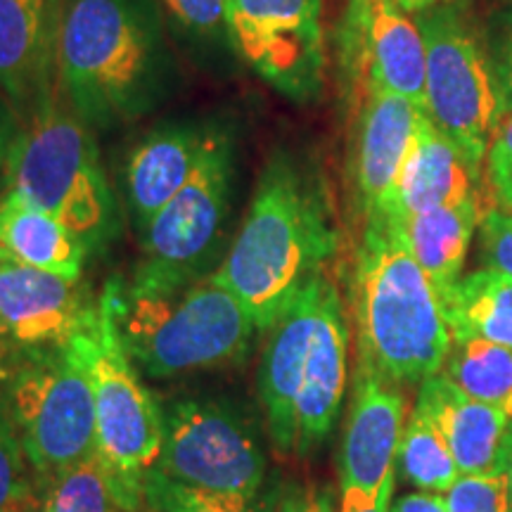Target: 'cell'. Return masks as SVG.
I'll return each instance as SVG.
<instances>
[{"mask_svg": "<svg viewBox=\"0 0 512 512\" xmlns=\"http://www.w3.org/2000/svg\"><path fill=\"white\" fill-rule=\"evenodd\" d=\"M176 60L157 0H67L60 93L91 128H117L169 100Z\"/></svg>", "mask_w": 512, "mask_h": 512, "instance_id": "obj_1", "label": "cell"}, {"mask_svg": "<svg viewBox=\"0 0 512 512\" xmlns=\"http://www.w3.org/2000/svg\"><path fill=\"white\" fill-rule=\"evenodd\" d=\"M335 249L337 230L318 178L275 150L214 275L245 306L256 330L268 332Z\"/></svg>", "mask_w": 512, "mask_h": 512, "instance_id": "obj_2", "label": "cell"}, {"mask_svg": "<svg viewBox=\"0 0 512 512\" xmlns=\"http://www.w3.org/2000/svg\"><path fill=\"white\" fill-rule=\"evenodd\" d=\"M351 302L358 363L411 387L437 375L453 347L439 294L403 242L396 216L363 219Z\"/></svg>", "mask_w": 512, "mask_h": 512, "instance_id": "obj_3", "label": "cell"}, {"mask_svg": "<svg viewBox=\"0 0 512 512\" xmlns=\"http://www.w3.org/2000/svg\"><path fill=\"white\" fill-rule=\"evenodd\" d=\"M114 328L138 373L176 377L240 363L256 325L214 273L171 292H131L107 285Z\"/></svg>", "mask_w": 512, "mask_h": 512, "instance_id": "obj_4", "label": "cell"}, {"mask_svg": "<svg viewBox=\"0 0 512 512\" xmlns=\"http://www.w3.org/2000/svg\"><path fill=\"white\" fill-rule=\"evenodd\" d=\"M0 181L5 195L55 216L88 249L105 245L117 230V200L98 140L60 93L19 121Z\"/></svg>", "mask_w": 512, "mask_h": 512, "instance_id": "obj_5", "label": "cell"}, {"mask_svg": "<svg viewBox=\"0 0 512 512\" xmlns=\"http://www.w3.org/2000/svg\"><path fill=\"white\" fill-rule=\"evenodd\" d=\"M238 143L223 121L207 124V140L195 174L147 226L140 230V259L131 292H171L221 264V245L233 209Z\"/></svg>", "mask_w": 512, "mask_h": 512, "instance_id": "obj_6", "label": "cell"}, {"mask_svg": "<svg viewBox=\"0 0 512 512\" xmlns=\"http://www.w3.org/2000/svg\"><path fill=\"white\" fill-rule=\"evenodd\" d=\"M5 384V413L38 479L98 456L93 387L74 342L19 354Z\"/></svg>", "mask_w": 512, "mask_h": 512, "instance_id": "obj_7", "label": "cell"}, {"mask_svg": "<svg viewBox=\"0 0 512 512\" xmlns=\"http://www.w3.org/2000/svg\"><path fill=\"white\" fill-rule=\"evenodd\" d=\"M415 17L425 36V114L482 169L505 114L494 57L451 3Z\"/></svg>", "mask_w": 512, "mask_h": 512, "instance_id": "obj_8", "label": "cell"}, {"mask_svg": "<svg viewBox=\"0 0 512 512\" xmlns=\"http://www.w3.org/2000/svg\"><path fill=\"white\" fill-rule=\"evenodd\" d=\"M88 380L93 387L98 456L126 484L143 489L145 475L157 465L164 441V411L140 382L138 368L128 358L105 294L76 335Z\"/></svg>", "mask_w": 512, "mask_h": 512, "instance_id": "obj_9", "label": "cell"}, {"mask_svg": "<svg viewBox=\"0 0 512 512\" xmlns=\"http://www.w3.org/2000/svg\"><path fill=\"white\" fill-rule=\"evenodd\" d=\"M152 470L192 489L254 501L266 456L254 425L223 401L188 399L164 411V441Z\"/></svg>", "mask_w": 512, "mask_h": 512, "instance_id": "obj_10", "label": "cell"}, {"mask_svg": "<svg viewBox=\"0 0 512 512\" xmlns=\"http://www.w3.org/2000/svg\"><path fill=\"white\" fill-rule=\"evenodd\" d=\"M235 55L292 102L323 93V0H228Z\"/></svg>", "mask_w": 512, "mask_h": 512, "instance_id": "obj_11", "label": "cell"}, {"mask_svg": "<svg viewBox=\"0 0 512 512\" xmlns=\"http://www.w3.org/2000/svg\"><path fill=\"white\" fill-rule=\"evenodd\" d=\"M342 46L356 93L384 88L425 110V36L418 17L392 0H349Z\"/></svg>", "mask_w": 512, "mask_h": 512, "instance_id": "obj_12", "label": "cell"}, {"mask_svg": "<svg viewBox=\"0 0 512 512\" xmlns=\"http://www.w3.org/2000/svg\"><path fill=\"white\" fill-rule=\"evenodd\" d=\"M95 309L81 280L27 266L0 249V344L24 351L67 347Z\"/></svg>", "mask_w": 512, "mask_h": 512, "instance_id": "obj_13", "label": "cell"}, {"mask_svg": "<svg viewBox=\"0 0 512 512\" xmlns=\"http://www.w3.org/2000/svg\"><path fill=\"white\" fill-rule=\"evenodd\" d=\"M422 117L420 105L384 88L368 86L356 93L349 169L363 219L394 216L396 185Z\"/></svg>", "mask_w": 512, "mask_h": 512, "instance_id": "obj_14", "label": "cell"}, {"mask_svg": "<svg viewBox=\"0 0 512 512\" xmlns=\"http://www.w3.org/2000/svg\"><path fill=\"white\" fill-rule=\"evenodd\" d=\"M67 0H0V95L24 121L60 91Z\"/></svg>", "mask_w": 512, "mask_h": 512, "instance_id": "obj_15", "label": "cell"}, {"mask_svg": "<svg viewBox=\"0 0 512 512\" xmlns=\"http://www.w3.org/2000/svg\"><path fill=\"white\" fill-rule=\"evenodd\" d=\"M330 275L328 266L313 273L268 330L259 368V399L268 434L280 453H294V413Z\"/></svg>", "mask_w": 512, "mask_h": 512, "instance_id": "obj_16", "label": "cell"}, {"mask_svg": "<svg viewBox=\"0 0 512 512\" xmlns=\"http://www.w3.org/2000/svg\"><path fill=\"white\" fill-rule=\"evenodd\" d=\"M403 420L406 401L399 384L358 363L342 444V489L380 494L396 475V456L406 427Z\"/></svg>", "mask_w": 512, "mask_h": 512, "instance_id": "obj_17", "label": "cell"}, {"mask_svg": "<svg viewBox=\"0 0 512 512\" xmlns=\"http://www.w3.org/2000/svg\"><path fill=\"white\" fill-rule=\"evenodd\" d=\"M349 377V325L342 294L330 275L320 302L316 332L304 368L302 394L294 413V453L311 456L330 437L342 411Z\"/></svg>", "mask_w": 512, "mask_h": 512, "instance_id": "obj_18", "label": "cell"}, {"mask_svg": "<svg viewBox=\"0 0 512 512\" xmlns=\"http://www.w3.org/2000/svg\"><path fill=\"white\" fill-rule=\"evenodd\" d=\"M207 124L164 121L138 140L126 162V200L138 230L169 204L200 164Z\"/></svg>", "mask_w": 512, "mask_h": 512, "instance_id": "obj_19", "label": "cell"}, {"mask_svg": "<svg viewBox=\"0 0 512 512\" xmlns=\"http://www.w3.org/2000/svg\"><path fill=\"white\" fill-rule=\"evenodd\" d=\"M415 408L427 415L446 439L460 475L503 472L510 418L494 406L470 399L444 373L427 377L418 389Z\"/></svg>", "mask_w": 512, "mask_h": 512, "instance_id": "obj_20", "label": "cell"}, {"mask_svg": "<svg viewBox=\"0 0 512 512\" xmlns=\"http://www.w3.org/2000/svg\"><path fill=\"white\" fill-rule=\"evenodd\" d=\"M479 171L482 169L425 114L396 185L394 216L403 219L408 214L475 200Z\"/></svg>", "mask_w": 512, "mask_h": 512, "instance_id": "obj_21", "label": "cell"}, {"mask_svg": "<svg viewBox=\"0 0 512 512\" xmlns=\"http://www.w3.org/2000/svg\"><path fill=\"white\" fill-rule=\"evenodd\" d=\"M479 221V197L458 207H439L399 219L403 242L430 278L439 302L463 278L465 259Z\"/></svg>", "mask_w": 512, "mask_h": 512, "instance_id": "obj_22", "label": "cell"}, {"mask_svg": "<svg viewBox=\"0 0 512 512\" xmlns=\"http://www.w3.org/2000/svg\"><path fill=\"white\" fill-rule=\"evenodd\" d=\"M0 249L22 264L81 280L88 247L46 211L0 192Z\"/></svg>", "mask_w": 512, "mask_h": 512, "instance_id": "obj_23", "label": "cell"}, {"mask_svg": "<svg viewBox=\"0 0 512 512\" xmlns=\"http://www.w3.org/2000/svg\"><path fill=\"white\" fill-rule=\"evenodd\" d=\"M453 342L486 339L512 349V278L479 268L458 280L441 299Z\"/></svg>", "mask_w": 512, "mask_h": 512, "instance_id": "obj_24", "label": "cell"}, {"mask_svg": "<svg viewBox=\"0 0 512 512\" xmlns=\"http://www.w3.org/2000/svg\"><path fill=\"white\" fill-rule=\"evenodd\" d=\"M143 489L126 484L100 456L38 479L36 512H140Z\"/></svg>", "mask_w": 512, "mask_h": 512, "instance_id": "obj_25", "label": "cell"}, {"mask_svg": "<svg viewBox=\"0 0 512 512\" xmlns=\"http://www.w3.org/2000/svg\"><path fill=\"white\" fill-rule=\"evenodd\" d=\"M444 373L460 392L494 406L512 420V349L486 339L453 342Z\"/></svg>", "mask_w": 512, "mask_h": 512, "instance_id": "obj_26", "label": "cell"}, {"mask_svg": "<svg viewBox=\"0 0 512 512\" xmlns=\"http://www.w3.org/2000/svg\"><path fill=\"white\" fill-rule=\"evenodd\" d=\"M396 463L408 482L422 491H430V494H446L460 477L456 458H453L446 439L441 437L437 425L418 408H413L406 427H403Z\"/></svg>", "mask_w": 512, "mask_h": 512, "instance_id": "obj_27", "label": "cell"}, {"mask_svg": "<svg viewBox=\"0 0 512 512\" xmlns=\"http://www.w3.org/2000/svg\"><path fill=\"white\" fill-rule=\"evenodd\" d=\"M166 27L197 50H233L228 0H157Z\"/></svg>", "mask_w": 512, "mask_h": 512, "instance_id": "obj_28", "label": "cell"}, {"mask_svg": "<svg viewBox=\"0 0 512 512\" xmlns=\"http://www.w3.org/2000/svg\"><path fill=\"white\" fill-rule=\"evenodd\" d=\"M143 505H147L150 512H261L256 510L254 501L192 489L174 479H166L155 470L145 475Z\"/></svg>", "mask_w": 512, "mask_h": 512, "instance_id": "obj_29", "label": "cell"}, {"mask_svg": "<svg viewBox=\"0 0 512 512\" xmlns=\"http://www.w3.org/2000/svg\"><path fill=\"white\" fill-rule=\"evenodd\" d=\"M31 465L8 413L0 411V512H36Z\"/></svg>", "mask_w": 512, "mask_h": 512, "instance_id": "obj_30", "label": "cell"}, {"mask_svg": "<svg viewBox=\"0 0 512 512\" xmlns=\"http://www.w3.org/2000/svg\"><path fill=\"white\" fill-rule=\"evenodd\" d=\"M444 498L448 512H510V491L505 472L460 475Z\"/></svg>", "mask_w": 512, "mask_h": 512, "instance_id": "obj_31", "label": "cell"}, {"mask_svg": "<svg viewBox=\"0 0 512 512\" xmlns=\"http://www.w3.org/2000/svg\"><path fill=\"white\" fill-rule=\"evenodd\" d=\"M479 256L484 268L512 278V219L508 211L489 209L479 221Z\"/></svg>", "mask_w": 512, "mask_h": 512, "instance_id": "obj_32", "label": "cell"}, {"mask_svg": "<svg viewBox=\"0 0 512 512\" xmlns=\"http://www.w3.org/2000/svg\"><path fill=\"white\" fill-rule=\"evenodd\" d=\"M484 162L496 200L501 202V207L512 209V112L503 114Z\"/></svg>", "mask_w": 512, "mask_h": 512, "instance_id": "obj_33", "label": "cell"}, {"mask_svg": "<svg viewBox=\"0 0 512 512\" xmlns=\"http://www.w3.org/2000/svg\"><path fill=\"white\" fill-rule=\"evenodd\" d=\"M275 512H332V498L325 489L290 484L280 496Z\"/></svg>", "mask_w": 512, "mask_h": 512, "instance_id": "obj_34", "label": "cell"}, {"mask_svg": "<svg viewBox=\"0 0 512 512\" xmlns=\"http://www.w3.org/2000/svg\"><path fill=\"white\" fill-rule=\"evenodd\" d=\"M394 477L382 486L380 494L370 496L358 489H342V503L339 512H392Z\"/></svg>", "mask_w": 512, "mask_h": 512, "instance_id": "obj_35", "label": "cell"}, {"mask_svg": "<svg viewBox=\"0 0 512 512\" xmlns=\"http://www.w3.org/2000/svg\"><path fill=\"white\" fill-rule=\"evenodd\" d=\"M494 67L498 76V86H501L505 112H512V19L508 27L498 38V46L494 50Z\"/></svg>", "mask_w": 512, "mask_h": 512, "instance_id": "obj_36", "label": "cell"}, {"mask_svg": "<svg viewBox=\"0 0 512 512\" xmlns=\"http://www.w3.org/2000/svg\"><path fill=\"white\" fill-rule=\"evenodd\" d=\"M17 131H19L17 114L10 107V102L0 95V178H3L5 159H8L10 145H12V140H15Z\"/></svg>", "mask_w": 512, "mask_h": 512, "instance_id": "obj_37", "label": "cell"}, {"mask_svg": "<svg viewBox=\"0 0 512 512\" xmlns=\"http://www.w3.org/2000/svg\"><path fill=\"white\" fill-rule=\"evenodd\" d=\"M392 512H448V510H446L444 496L422 491V494H408L399 498Z\"/></svg>", "mask_w": 512, "mask_h": 512, "instance_id": "obj_38", "label": "cell"}, {"mask_svg": "<svg viewBox=\"0 0 512 512\" xmlns=\"http://www.w3.org/2000/svg\"><path fill=\"white\" fill-rule=\"evenodd\" d=\"M392 3L399 5L401 10H406L408 15H420V12L439 8V5L451 3V0H392Z\"/></svg>", "mask_w": 512, "mask_h": 512, "instance_id": "obj_39", "label": "cell"}, {"mask_svg": "<svg viewBox=\"0 0 512 512\" xmlns=\"http://www.w3.org/2000/svg\"><path fill=\"white\" fill-rule=\"evenodd\" d=\"M503 472L508 477V491H510V512H512V422L508 430V439H505V453H503Z\"/></svg>", "mask_w": 512, "mask_h": 512, "instance_id": "obj_40", "label": "cell"}, {"mask_svg": "<svg viewBox=\"0 0 512 512\" xmlns=\"http://www.w3.org/2000/svg\"><path fill=\"white\" fill-rule=\"evenodd\" d=\"M510 219H512V211H510Z\"/></svg>", "mask_w": 512, "mask_h": 512, "instance_id": "obj_41", "label": "cell"}, {"mask_svg": "<svg viewBox=\"0 0 512 512\" xmlns=\"http://www.w3.org/2000/svg\"><path fill=\"white\" fill-rule=\"evenodd\" d=\"M510 3H512V0H510Z\"/></svg>", "mask_w": 512, "mask_h": 512, "instance_id": "obj_42", "label": "cell"}]
</instances>
